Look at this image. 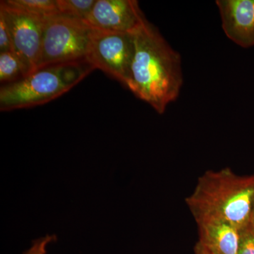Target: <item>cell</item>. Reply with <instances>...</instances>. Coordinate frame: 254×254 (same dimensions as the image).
<instances>
[{"label":"cell","instance_id":"1","mask_svg":"<svg viewBox=\"0 0 254 254\" xmlns=\"http://www.w3.org/2000/svg\"><path fill=\"white\" fill-rule=\"evenodd\" d=\"M131 34L133 56L127 88L163 114L180 95L181 58L148 20Z\"/></svg>","mask_w":254,"mask_h":254},{"label":"cell","instance_id":"2","mask_svg":"<svg viewBox=\"0 0 254 254\" xmlns=\"http://www.w3.org/2000/svg\"><path fill=\"white\" fill-rule=\"evenodd\" d=\"M185 200L195 222L221 220L241 231L251 225L254 175L240 176L229 168L207 171Z\"/></svg>","mask_w":254,"mask_h":254},{"label":"cell","instance_id":"3","mask_svg":"<svg viewBox=\"0 0 254 254\" xmlns=\"http://www.w3.org/2000/svg\"><path fill=\"white\" fill-rule=\"evenodd\" d=\"M95 69L87 60L55 64L38 68L0 89V110L32 108L48 103L71 90Z\"/></svg>","mask_w":254,"mask_h":254},{"label":"cell","instance_id":"4","mask_svg":"<svg viewBox=\"0 0 254 254\" xmlns=\"http://www.w3.org/2000/svg\"><path fill=\"white\" fill-rule=\"evenodd\" d=\"M93 28L83 21L62 14L44 19L38 68L87 60Z\"/></svg>","mask_w":254,"mask_h":254},{"label":"cell","instance_id":"5","mask_svg":"<svg viewBox=\"0 0 254 254\" xmlns=\"http://www.w3.org/2000/svg\"><path fill=\"white\" fill-rule=\"evenodd\" d=\"M133 56L131 33L93 29L87 61L128 86Z\"/></svg>","mask_w":254,"mask_h":254},{"label":"cell","instance_id":"6","mask_svg":"<svg viewBox=\"0 0 254 254\" xmlns=\"http://www.w3.org/2000/svg\"><path fill=\"white\" fill-rule=\"evenodd\" d=\"M0 13L9 27L13 51L26 68L27 76L38 68L45 18L0 2Z\"/></svg>","mask_w":254,"mask_h":254},{"label":"cell","instance_id":"7","mask_svg":"<svg viewBox=\"0 0 254 254\" xmlns=\"http://www.w3.org/2000/svg\"><path fill=\"white\" fill-rule=\"evenodd\" d=\"M146 20L136 0H96L83 21L93 29L131 33Z\"/></svg>","mask_w":254,"mask_h":254},{"label":"cell","instance_id":"8","mask_svg":"<svg viewBox=\"0 0 254 254\" xmlns=\"http://www.w3.org/2000/svg\"><path fill=\"white\" fill-rule=\"evenodd\" d=\"M222 27L227 38L242 48L254 46V0H218Z\"/></svg>","mask_w":254,"mask_h":254},{"label":"cell","instance_id":"9","mask_svg":"<svg viewBox=\"0 0 254 254\" xmlns=\"http://www.w3.org/2000/svg\"><path fill=\"white\" fill-rule=\"evenodd\" d=\"M199 240L213 254H237L240 231L228 222L217 220L196 222Z\"/></svg>","mask_w":254,"mask_h":254},{"label":"cell","instance_id":"10","mask_svg":"<svg viewBox=\"0 0 254 254\" xmlns=\"http://www.w3.org/2000/svg\"><path fill=\"white\" fill-rule=\"evenodd\" d=\"M27 76L26 68L14 51L0 53V81L14 83Z\"/></svg>","mask_w":254,"mask_h":254},{"label":"cell","instance_id":"11","mask_svg":"<svg viewBox=\"0 0 254 254\" xmlns=\"http://www.w3.org/2000/svg\"><path fill=\"white\" fill-rule=\"evenodd\" d=\"M4 1L9 6L43 18L59 14L57 0H4Z\"/></svg>","mask_w":254,"mask_h":254},{"label":"cell","instance_id":"12","mask_svg":"<svg viewBox=\"0 0 254 254\" xmlns=\"http://www.w3.org/2000/svg\"><path fill=\"white\" fill-rule=\"evenodd\" d=\"M96 0H57L59 14L83 21Z\"/></svg>","mask_w":254,"mask_h":254},{"label":"cell","instance_id":"13","mask_svg":"<svg viewBox=\"0 0 254 254\" xmlns=\"http://www.w3.org/2000/svg\"><path fill=\"white\" fill-rule=\"evenodd\" d=\"M237 254H254V230L251 225L240 231Z\"/></svg>","mask_w":254,"mask_h":254},{"label":"cell","instance_id":"14","mask_svg":"<svg viewBox=\"0 0 254 254\" xmlns=\"http://www.w3.org/2000/svg\"><path fill=\"white\" fill-rule=\"evenodd\" d=\"M13 51L11 34L6 20L0 13V53Z\"/></svg>","mask_w":254,"mask_h":254},{"label":"cell","instance_id":"15","mask_svg":"<svg viewBox=\"0 0 254 254\" xmlns=\"http://www.w3.org/2000/svg\"><path fill=\"white\" fill-rule=\"evenodd\" d=\"M57 241V237L55 235H47L45 237L33 241V246L24 254H46V246L52 242Z\"/></svg>","mask_w":254,"mask_h":254},{"label":"cell","instance_id":"16","mask_svg":"<svg viewBox=\"0 0 254 254\" xmlns=\"http://www.w3.org/2000/svg\"><path fill=\"white\" fill-rule=\"evenodd\" d=\"M194 253L195 254H213L198 242H197L196 245L195 246Z\"/></svg>","mask_w":254,"mask_h":254},{"label":"cell","instance_id":"17","mask_svg":"<svg viewBox=\"0 0 254 254\" xmlns=\"http://www.w3.org/2000/svg\"><path fill=\"white\" fill-rule=\"evenodd\" d=\"M251 225L253 227L254 230V208L253 210V213H252V220H251Z\"/></svg>","mask_w":254,"mask_h":254}]
</instances>
